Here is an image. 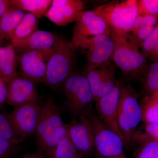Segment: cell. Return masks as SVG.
Returning <instances> with one entry per match:
<instances>
[{
  "mask_svg": "<svg viewBox=\"0 0 158 158\" xmlns=\"http://www.w3.org/2000/svg\"><path fill=\"white\" fill-rule=\"evenodd\" d=\"M35 134L40 152L53 158L57 145L67 135V129L60 109L52 98H48L42 105Z\"/></svg>",
  "mask_w": 158,
  "mask_h": 158,
  "instance_id": "1",
  "label": "cell"
},
{
  "mask_svg": "<svg viewBox=\"0 0 158 158\" xmlns=\"http://www.w3.org/2000/svg\"><path fill=\"white\" fill-rule=\"evenodd\" d=\"M111 37L114 48L110 59L120 69L125 76L138 77L144 74L148 65V58L143 55L139 48L122 35L111 29Z\"/></svg>",
  "mask_w": 158,
  "mask_h": 158,
  "instance_id": "2",
  "label": "cell"
},
{
  "mask_svg": "<svg viewBox=\"0 0 158 158\" xmlns=\"http://www.w3.org/2000/svg\"><path fill=\"white\" fill-rule=\"evenodd\" d=\"M77 49L71 41L60 37L47 62L45 84L54 88L63 85L73 73Z\"/></svg>",
  "mask_w": 158,
  "mask_h": 158,
  "instance_id": "3",
  "label": "cell"
},
{
  "mask_svg": "<svg viewBox=\"0 0 158 158\" xmlns=\"http://www.w3.org/2000/svg\"><path fill=\"white\" fill-rule=\"evenodd\" d=\"M142 119L141 105L138 94L131 85L120 84L118 106V123L124 138L125 147L131 145V138Z\"/></svg>",
  "mask_w": 158,
  "mask_h": 158,
  "instance_id": "4",
  "label": "cell"
},
{
  "mask_svg": "<svg viewBox=\"0 0 158 158\" xmlns=\"http://www.w3.org/2000/svg\"><path fill=\"white\" fill-rule=\"evenodd\" d=\"M138 3L136 0L110 2L93 10L113 31L125 35L129 32L138 16Z\"/></svg>",
  "mask_w": 158,
  "mask_h": 158,
  "instance_id": "5",
  "label": "cell"
},
{
  "mask_svg": "<svg viewBox=\"0 0 158 158\" xmlns=\"http://www.w3.org/2000/svg\"><path fill=\"white\" fill-rule=\"evenodd\" d=\"M63 85L67 109L75 117L92 110L93 93L85 75L73 73Z\"/></svg>",
  "mask_w": 158,
  "mask_h": 158,
  "instance_id": "6",
  "label": "cell"
},
{
  "mask_svg": "<svg viewBox=\"0 0 158 158\" xmlns=\"http://www.w3.org/2000/svg\"><path fill=\"white\" fill-rule=\"evenodd\" d=\"M93 111L90 118L94 134V158H127L123 140L106 127Z\"/></svg>",
  "mask_w": 158,
  "mask_h": 158,
  "instance_id": "7",
  "label": "cell"
},
{
  "mask_svg": "<svg viewBox=\"0 0 158 158\" xmlns=\"http://www.w3.org/2000/svg\"><path fill=\"white\" fill-rule=\"evenodd\" d=\"M42 105L32 102L15 107L8 114L21 142L35 134L41 114Z\"/></svg>",
  "mask_w": 158,
  "mask_h": 158,
  "instance_id": "8",
  "label": "cell"
},
{
  "mask_svg": "<svg viewBox=\"0 0 158 158\" xmlns=\"http://www.w3.org/2000/svg\"><path fill=\"white\" fill-rule=\"evenodd\" d=\"M89 113L75 117L66 124L67 135L82 156L93 154L94 149V134Z\"/></svg>",
  "mask_w": 158,
  "mask_h": 158,
  "instance_id": "9",
  "label": "cell"
},
{
  "mask_svg": "<svg viewBox=\"0 0 158 158\" xmlns=\"http://www.w3.org/2000/svg\"><path fill=\"white\" fill-rule=\"evenodd\" d=\"M71 42L77 49L84 40L100 35L111 37V28L94 10L82 11L76 19Z\"/></svg>",
  "mask_w": 158,
  "mask_h": 158,
  "instance_id": "10",
  "label": "cell"
},
{
  "mask_svg": "<svg viewBox=\"0 0 158 158\" xmlns=\"http://www.w3.org/2000/svg\"><path fill=\"white\" fill-rule=\"evenodd\" d=\"M52 49L23 51L18 58L19 75L34 83H44L47 64Z\"/></svg>",
  "mask_w": 158,
  "mask_h": 158,
  "instance_id": "11",
  "label": "cell"
},
{
  "mask_svg": "<svg viewBox=\"0 0 158 158\" xmlns=\"http://www.w3.org/2000/svg\"><path fill=\"white\" fill-rule=\"evenodd\" d=\"M120 83L116 81L114 88L95 102L97 116L108 129L116 133L124 142L118 123V106L120 96Z\"/></svg>",
  "mask_w": 158,
  "mask_h": 158,
  "instance_id": "12",
  "label": "cell"
},
{
  "mask_svg": "<svg viewBox=\"0 0 158 158\" xmlns=\"http://www.w3.org/2000/svg\"><path fill=\"white\" fill-rule=\"evenodd\" d=\"M87 50L88 64L85 70L93 69L110 59L114 48V43L111 37L100 35L84 40L77 48Z\"/></svg>",
  "mask_w": 158,
  "mask_h": 158,
  "instance_id": "13",
  "label": "cell"
},
{
  "mask_svg": "<svg viewBox=\"0 0 158 158\" xmlns=\"http://www.w3.org/2000/svg\"><path fill=\"white\" fill-rule=\"evenodd\" d=\"M7 102L14 107L28 103L38 101L39 94L35 83L19 76L8 83Z\"/></svg>",
  "mask_w": 158,
  "mask_h": 158,
  "instance_id": "14",
  "label": "cell"
},
{
  "mask_svg": "<svg viewBox=\"0 0 158 158\" xmlns=\"http://www.w3.org/2000/svg\"><path fill=\"white\" fill-rule=\"evenodd\" d=\"M84 9L81 0H54L44 16L57 25L65 26L75 22Z\"/></svg>",
  "mask_w": 158,
  "mask_h": 158,
  "instance_id": "15",
  "label": "cell"
},
{
  "mask_svg": "<svg viewBox=\"0 0 158 158\" xmlns=\"http://www.w3.org/2000/svg\"><path fill=\"white\" fill-rule=\"evenodd\" d=\"M60 37L52 32L38 30L25 39L11 43V44L15 49L23 52L46 50L53 48Z\"/></svg>",
  "mask_w": 158,
  "mask_h": 158,
  "instance_id": "16",
  "label": "cell"
},
{
  "mask_svg": "<svg viewBox=\"0 0 158 158\" xmlns=\"http://www.w3.org/2000/svg\"><path fill=\"white\" fill-rule=\"evenodd\" d=\"M158 16H138L129 32L126 34L128 39L139 48L154 30Z\"/></svg>",
  "mask_w": 158,
  "mask_h": 158,
  "instance_id": "17",
  "label": "cell"
},
{
  "mask_svg": "<svg viewBox=\"0 0 158 158\" xmlns=\"http://www.w3.org/2000/svg\"><path fill=\"white\" fill-rule=\"evenodd\" d=\"M18 58L11 44L0 47V74L8 84L18 76Z\"/></svg>",
  "mask_w": 158,
  "mask_h": 158,
  "instance_id": "18",
  "label": "cell"
},
{
  "mask_svg": "<svg viewBox=\"0 0 158 158\" xmlns=\"http://www.w3.org/2000/svg\"><path fill=\"white\" fill-rule=\"evenodd\" d=\"M25 11L11 5L0 18V31L2 37L10 40V37L19 24Z\"/></svg>",
  "mask_w": 158,
  "mask_h": 158,
  "instance_id": "19",
  "label": "cell"
},
{
  "mask_svg": "<svg viewBox=\"0 0 158 158\" xmlns=\"http://www.w3.org/2000/svg\"><path fill=\"white\" fill-rule=\"evenodd\" d=\"M39 19L31 13H26L10 37L11 43L22 40L38 30Z\"/></svg>",
  "mask_w": 158,
  "mask_h": 158,
  "instance_id": "20",
  "label": "cell"
},
{
  "mask_svg": "<svg viewBox=\"0 0 158 158\" xmlns=\"http://www.w3.org/2000/svg\"><path fill=\"white\" fill-rule=\"evenodd\" d=\"M12 6L34 15L38 19L44 15L52 5V0H11Z\"/></svg>",
  "mask_w": 158,
  "mask_h": 158,
  "instance_id": "21",
  "label": "cell"
},
{
  "mask_svg": "<svg viewBox=\"0 0 158 158\" xmlns=\"http://www.w3.org/2000/svg\"><path fill=\"white\" fill-rule=\"evenodd\" d=\"M111 62L110 59L96 68L85 70V77L88 79L94 97V102H96L103 80Z\"/></svg>",
  "mask_w": 158,
  "mask_h": 158,
  "instance_id": "22",
  "label": "cell"
},
{
  "mask_svg": "<svg viewBox=\"0 0 158 158\" xmlns=\"http://www.w3.org/2000/svg\"><path fill=\"white\" fill-rule=\"evenodd\" d=\"M158 141V124L147 123L137 128L133 133L131 144Z\"/></svg>",
  "mask_w": 158,
  "mask_h": 158,
  "instance_id": "23",
  "label": "cell"
},
{
  "mask_svg": "<svg viewBox=\"0 0 158 158\" xmlns=\"http://www.w3.org/2000/svg\"><path fill=\"white\" fill-rule=\"evenodd\" d=\"M142 119L147 123L158 124V99L153 94L144 98L142 106Z\"/></svg>",
  "mask_w": 158,
  "mask_h": 158,
  "instance_id": "24",
  "label": "cell"
},
{
  "mask_svg": "<svg viewBox=\"0 0 158 158\" xmlns=\"http://www.w3.org/2000/svg\"><path fill=\"white\" fill-rule=\"evenodd\" d=\"M53 158H84V156L67 135L57 145Z\"/></svg>",
  "mask_w": 158,
  "mask_h": 158,
  "instance_id": "25",
  "label": "cell"
},
{
  "mask_svg": "<svg viewBox=\"0 0 158 158\" xmlns=\"http://www.w3.org/2000/svg\"><path fill=\"white\" fill-rule=\"evenodd\" d=\"M143 75V88L151 95L158 90V61L152 62Z\"/></svg>",
  "mask_w": 158,
  "mask_h": 158,
  "instance_id": "26",
  "label": "cell"
},
{
  "mask_svg": "<svg viewBox=\"0 0 158 158\" xmlns=\"http://www.w3.org/2000/svg\"><path fill=\"white\" fill-rule=\"evenodd\" d=\"M0 138L18 145L22 143L13 128L8 114L0 113Z\"/></svg>",
  "mask_w": 158,
  "mask_h": 158,
  "instance_id": "27",
  "label": "cell"
},
{
  "mask_svg": "<svg viewBox=\"0 0 158 158\" xmlns=\"http://www.w3.org/2000/svg\"><path fill=\"white\" fill-rule=\"evenodd\" d=\"M115 71V66L113 62H111L104 78L103 80L96 102L109 93L114 88L116 83Z\"/></svg>",
  "mask_w": 158,
  "mask_h": 158,
  "instance_id": "28",
  "label": "cell"
},
{
  "mask_svg": "<svg viewBox=\"0 0 158 158\" xmlns=\"http://www.w3.org/2000/svg\"><path fill=\"white\" fill-rule=\"evenodd\" d=\"M138 16H158V0H140L138 3Z\"/></svg>",
  "mask_w": 158,
  "mask_h": 158,
  "instance_id": "29",
  "label": "cell"
},
{
  "mask_svg": "<svg viewBox=\"0 0 158 158\" xmlns=\"http://www.w3.org/2000/svg\"><path fill=\"white\" fill-rule=\"evenodd\" d=\"M135 158H158V141L143 144L136 153Z\"/></svg>",
  "mask_w": 158,
  "mask_h": 158,
  "instance_id": "30",
  "label": "cell"
},
{
  "mask_svg": "<svg viewBox=\"0 0 158 158\" xmlns=\"http://www.w3.org/2000/svg\"><path fill=\"white\" fill-rule=\"evenodd\" d=\"M158 45V26H156L152 34L144 41L141 47V52L146 58Z\"/></svg>",
  "mask_w": 158,
  "mask_h": 158,
  "instance_id": "31",
  "label": "cell"
},
{
  "mask_svg": "<svg viewBox=\"0 0 158 158\" xmlns=\"http://www.w3.org/2000/svg\"><path fill=\"white\" fill-rule=\"evenodd\" d=\"M18 145L0 138V158H10L16 152Z\"/></svg>",
  "mask_w": 158,
  "mask_h": 158,
  "instance_id": "32",
  "label": "cell"
},
{
  "mask_svg": "<svg viewBox=\"0 0 158 158\" xmlns=\"http://www.w3.org/2000/svg\"><path fill=\"white\" fill-rule=\"evenodd\" d=\"M8 94V84L0 74V107L7 102Z\"/></svg>",
  "mask_w": 158,
  "mask_h": 158,
  "instance_id": "33",
  "label": "cell"
},
{
  "mask_svg": "<svg viewBox=\"0 0 158 158\" xmlns=\"http://www.w3.org/2000/svg\"><path fill=\"white\" fill-rule=\"evenodd\" d=\"M10 6V1L0 0V18Z\"/></svg>",
  "mask_w": 158,
  "mask_h": 158,
  "instance_id": "34",
  "label": "cell"
},
{
  "mask_svg": "<svg viewBox=\"0 0 158 158\" xmlns=\"http://www.w3.org/2000/svg\"><path fill=\"white\" fill-rule=\"evenodd\" d=\"M148 59H149L152 62L158 61V45L152 51Z\"/></svg>",
  "mask_w": 158,
  "mask_h": 158,
  "instance_id": "35",
  "label": "cell"
},
{
  "mask_svg": "<svg viewBox=\"0 0 158 158\" xmlns=\"http://www.w3.org/2000/svg\"><path fill=\"white\" fill-rule=\"evenodd\" d=\"M19 158H46L45 156L40 152L27 153Z\"/></svg>",
  "mask_w": 158,
  "mask_h": 158,
  "instance_id": "36",
  "label": "cell"
},
{
  "mask_svg": "<svg viewBox=\"0 0 158 158\" xmlns=\"http://www.w3.org/2000/svg\"><path fill=\"white\" fill-rule=\"evenodd\" d=\"M152 94H153L154 96H155L158 99V90H156L155 92H153Z\"/></svg>",
  "mask_w": 158,
  "mask_h": 158,
  "instance_id": "37",
  "label": "cell"
},
{
  "mask_svg": "<svg viewBox=\"0 0 158 158\" xmlns=\"http://www.w3.org/2000/svg\"><path fill=\"white\" fill-rule=\"evenodd\" d=\"M1 37H2V34H1V31H0V43L1 42Z\"/></svg>",
  "mask_w": 158,
  "mask_h": 158,
  "instance_id": "38",
  "label": "cell"
},
{
  "mask_svg": "<svg viewBox=\"0 0 158 158\" xmlns=\"http://www.w3.org/2000/svg\"><path fill=\"white\" fill-rule=\"evenodd\" d=\"M156 26H158V18L157 21L156 25Z\"/></svg>",
  "mask_w": 158,
  "mask_h": 158,
  "instance_id": "39",
  "label": "cell"
}]
</instances>
